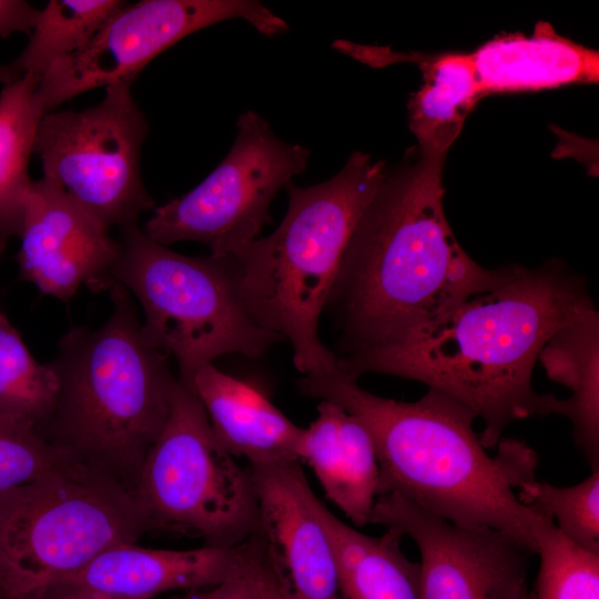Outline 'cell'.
<instances>
[{"label":"cell","instance_id":"cell-1","mask_svg":"<svg viewBox=\"0 0 599 599\" xmlns=\"http://www.w3.org/2000/svg\"><path fill=\"white\" fill-rule=\"evenodd\" d=\"M595 305L582 277L559 261L517 266L500 286L474 295L396 338L337 356L358 378L380 373L426 384L455 398L485 426V448L511 423L560 415L561 398L532 388L548 339Z\"/></svg>","mask_w":599,"mask_h":599},{"label":"cell","instance_id":"cell-2","mask_svg":"<svg viewBox=\"0 0 599 599\" xmlns=\"http://www.w3.org/2000/svg\"><path fill=\"white\" fill-rule=\"evenodd\" d=\"M416 155L386 169L344 254L325 307L337 356L396 338L500 286L518 266L488 270L465 252L444 211L445 158Z\"/></svg>","mask_w":599,"mask_h":599},{"label":"cell","instance_id":"cell-3","mask_svg":"<svg viewBox=\"0 0 599 599\" xmlns=\"http://www.w3.org/2000/svg\"><path fill=\"white\" fill-rule=\"evenodd\" d=\"M297 386L338 404L368 430L379 465L377 497L395 494L454 524L497 529L536 555L540 515L515 491L536 478L538 458L526 443L500 439L489 456L473 427L475 414L435 388L416 402L385 398L337 366L303 375Z\"/></svg>","mask_w":599,"mask_h":599},{"label":"cell","instance_id":"cell-4","mask_svg":"<svg viewBox=\"0 0 599 599\" xmlns=\"http://www.w3.org/2000/svg\"><path fill=\"white\" fill-rule=\"evenodd\" d=\"M106 290L108 321L95 329L72 327L58 342L49 362L58 396L37 434L65 459L111 476L135 496L176 378L169 355L143 337L132 294L120 284Z\"/></svg>","mask_w":599,"mask_h":599},{"label":"cell","instance_id":"cell-5","mask_svg":"<svg viewBox=\"0 0 599 599\" xmlns=\"http://www.w3.org/2000/svg\"><path fill=\"white\" fill-rule=\"evenodd\" d=\"M385 173L383 161L356 151L327 181L307 187L288 183L281 224L232 255L250 315L290 343L303 375L337 366V355L319 338V319L354 231Z\"/></svg>","mask_w":599,"mask_h":599},{"label":"cell","instance_id":"cell-6","mask_svg":"<svg viewBox=\"0 0 599 599\" xmlns=\"http://www.w3.org/2000/svg\"><path fill=\"white\" fill-rule=\"evenodd\" d=\"M118 241V260L94 291L120 284L138 298L143 337L175 358L187 387L219 356L257 358L285 342L250 315L232 255H183L151 240L138 223L119 229Z\"/></svg>","mask_w":599,"mask_h":599},{"label":"cell","instance_id":"cell-7","mask_svg":"<svg viewBox=\"0 0 599 599\" xmlns=\"http://www.w3.org/2000/svg\"><path fill=\"white\" fill-rule=\"evenodd\" d=\"M148 531L123 484L64 458L0 494V599H38L104 550Z\"/></svg>","mask_w":599,"mask_h":599},{"label":"cell","instance_id":"cell-8","mask_svg":"<svg viewBox=\"0 0 599 599\" xmlns=\"http://www.w3.org/2000/svg\"><path fill=\"white\" fill-rule=\"evenodd\" d=\"M135 498L150 530L202 538L233 548L258 528L250 467L217 440L195 393L176 378L167 420L139 474Z\"/></svg>","mask_w":599,"mask_h":599},{"label":"cell","instance_id":"cell-9","mask_svg":"<svg viewBox=\"0 0 599 599\" xmlns=\"http://www.w3.org/2000/svg\"><path fill=\"white\" fill-rule=\"evenodd\" d=\"M131 82L105 87L95 105L43 115L34 141L44 179L58 185L102 227L138 223L154 206L143 185L140 152L149 122Z\"/></svg>","mask_w":599,"mask_h":599},{"label":"cell","instance_id":"cell-10","mask_svg":"<svg viewBox=\"0 0 599 599\" xmlns=\"http://www.w3.org/2000/svg\"><path fill=\"white\" fill-rule=\"evenodd\" d=\"M236 129L227 155L199 185L154 210L142 229L151 240L195 241L213 255H233L260 237L273 200L305 171L311 151L281 140L253 111Z\"/></svg>","mask_w":599,"mask_h":599},{"label":"cell","instance_id":"cell-11","mask_svg":"<svg viewBox=\"0 0 599 599\" xmlns=\"http://www.w3.org/2000/svg\"><path fill=\"white\" fill-rule=\"evenodd\" d=\"M243 19L273 38L286 22L254 0H142L115 11L79 51L54 61L35 90L44 114L68 100L115 82H131L161 52L186 35Z\"/></svg>","mask_w":599,"mask_h":599},{"label":"cell","instance_id":"cell-12","mask_svg":"<svg viewBox=\"0 0 599 599\" xmlns=\"http://www.w3.org/2000/svg\"><path fill=\"white\" fill-rule=\"evenodd\" d=\"M418 547L419 599H531L534 551L508 534L461 526L395 495L378 496L369 519Z\"/></svg>","mask_w":599,"mask_h":599},{"label":"cell","instance_id":"cell-13","mask_svg":"<svg viewBox=\"0 0 599 599\" xmlns=\"http://www.w3.org/2000/svg\"><path fill=\"white\" fill-rule=\"evenodd\" d=\"M258 505L264 550L292 599H343L317 497L296 458L247 465Z\"/></svg>","mask_w":599,"mask_h":599},{"label":"cell","instance_id":"cell-14","mask_svg":"<svg viewBox=\"0 0 599 599\" xmlns=\"http://www.w3.org/2000/svg\"><path fill=\"white\" fill-rule=\"evenodd\" d=\"M19 238L20 277L63 302L82 284L94 290L120 253L118 238L44 177L31 182Z\"/></svg>","mask_w":599,"mask_h":599},{"label":"cell","instance_id":"cell-15","mask_svg":"<svg viewBox=\"0 0 599 599\" xmlns=\"http://www.w3.org/2000/svg\"><path fill=\"white\" fill-rule=\"evenodd\" d=\"M251 538L233 548L204 545L189 550L119 544L61 581L115 599H153L169 591L210 589L244 575L252 555Z\"/></svg>","mask_w":599,"mask_h":599},{"label":"cell","instance_id":"cell-16","mask_svg":"<svg viewBox=\"0 0 599 599\" xmlns=\"http://www.w3.org/2000/svg\"><path fill=\"white\" fill-rule=\"evenodd\" d=\"M295 456L305 461L326 497L356 527L369 522L379 484V465L365 426L342 406L321 400L317 416L303 428Z\"/></svg>","mask_w":599,"mask_h":599},{"label":"cell","instance_id":"cell-17","mask_svg":"<svg viewBox=\"0 0 599 599\" xmlns=\"http://www.w3.org/2000/svg\"><path fill=\"white\" fill-rule=\"evenodd\" d=\"M484 97L597 83L598 51L559 35L538 22L532 35H498L469 53Z\"/></svg>","mask_w":599,"mask_h":599},{"label":"cell","instance_id":"cell-18","mask_svg":"<svg viewBox=\"0 0 599 599\" xmlns=\"http://www.w3.org/2000/svg\"><path fill=\"white\" fill-rule=\"evenodd\" d=\"M190 388L203 405L217 440L235 458H245L247 465L296 458L303 427L255 386L211 363L196 370Z\"/></svg>","mask_w":599,"mask_h":599},{"label":"cell","instance_id":"cell-19","mask_svg":"<svg viewBox=\"0 0 599 599\" xmlns=\"http://www.w3.org/2000/svg\"><path fill=\"white\" fill-rule=\"evenodd\" d=\"M317 514L329 536L343 599H419V564L402 550L397 530L373 537L342 521L319 499Z\"/></svg>","mask_w":599,"mask_h":599},{"label":"cell","instance_id":"cell-20","mask_svg":"<svg viewBox=\"0 0 599 599\" xmlns=\"http://www.w3.org/2000/svg\"><path fill=\"white\" fill-rule=\"evenodd\" d=\"M538 359L548 377L572 395L560 416L572 424L575 441L592 470L599 469V317L593 307L558 329Z\"/></svg>","mask_w":599,"mask_h":599},{"label":"cell","instance_id":"cell-21","mask_svg":"<svg viewBox=\"0 0 599 599\" xmlns=\"http://www.w3.org/2000/svg\"><path fill=\"white\" fill-rule=\"evenodd\" d=\"M420 69L423 84L410 95L408 124L423 155L445 158L484 94L469 53H443L422 61Z\"/></svg>","mask_w":599,"mask_h":599},{"label":"cell","instance_id":"cell-22","mask_svg":"<svg viewBox=\"0 0 599 599\" xmlns=\"http://www.w3.org/2000/svg\"><path fill=\"white\" fill-rule=\"evenodd\" d=\"M40 80L24 75L0 92V256L19 237L32 180L28 163L44 115L35 94Z\"/></svg>","mask_w":599,"mask_h":599},{"label":"cell","instance_id":"cell-23","mask_svg":"<svg viewBox=\"0 0 599 599\" xmlns=\"http://www.w3.org/2000/svg\"><path fill=\"white\" fill-rule=\"evenodd\" d=\"M125 3L121 0H50L40 10L24 50L11 62L0 64V83L10 84L24 75L41 81L54 61L85 47Z\"/></svg>","mask_w":599,"mask_h":599},{"label":"cell","instance_id":"cell-24","mask_svg":"<svg viewBox=\"0 0 599 599\" xmlns=\"http://www.w3.org/2000/svg\"><path fill=\"white\" fill-rule=\"evenodd\" d=\"M58 388L50 364L37 362L0 309V420L37 433L53 410Z\"/></svg>","mask_w":599,"mask_h":599},{"label":"cell","instance_id":"cell-25","mask_svg":"<svg viewBox=\"0 0 599 599\" xmlns=\"http://www.w3.org/2000/svg\"><path fill=\"white\" fill-rule=\"evenodd\" d=\"M536 555L535 599H599V552L577 546L542 515L536 530Z\"/></svg>","mask_w":599,"mask_h":599},{"label":"cell","instance_id":"cell-26","mask_svg":"<svg viewBox=\"0 0 599 599\" xmlns=\"http://www.w3.org/2000/svg\"><path fill=\"white\" fill-rule=\"evenodd\" d=\"M519 501L552 520L577 546L599 552V469L570 487H558L536 478L517 488Z\"/></svg>","mask_w":599,"mask_h":599},{"label":"cell","instance_id":"cell-27","mask_svg":"<svg viewBox=\"0 0 599 599\" xmlns=\"http://www.w3.org/2000/svg\"><path fill=\"white\" fill-rule=\"evenodd\" d=\"M63 459L34 430L0 420V494L38 478Z\"/></svg>","mask_w":599,"mask_h":599},{"label":"cell","instance_id":"cell-28","mask_svg":"<svg viewBox=\"0 0 599 599\" xmlns=\"http://www.w3.org/2000/svg\"><path fill=\"white\" fill-rule=\"evenodd\" d=\"M246 577L252 599H292L286 582L268 559L257 535L252 539V557Z\"/></svg>","mask_w":599,"mask_h":599},{"label":"cell","instance_id":"cell-29","mask_svg":"<svg viewBox=\"0 0 599 599\" xmlns=\"http://www.w3.org/2000/svg\"><path fill=\"white\" fill-rule=\"evenodd\" d=\"M40 10L24 0H0V37L13 32L31 33Z\"/></svg>","mask_w":599,"mask_h":599},{"label":"cell","instance_id":"cell-30","mask_svg":"<svg viewBox=\"0 0 599 599\" xmlns=\"http://www.w3.org/2000/svg\"><path fill=\"white\" fill-rule=\"evenodd\" d=\"M38 599H115L70 581L49 586Z\"/></svg>","mask_w":599,"mask_h":599},{"label":"cell","instance_id":"cell-31","mask_svg":"<svg viewBox=\"0 0 599 599\" xmlns=\"http://www.w3.org/2000/svg\"><path fill=\"white\" fill-rule=\"evenodd\" d=\"M246 572L247 569L240 578L226 582L223 599H252Z\"/></svg>","mask_w":599,"mask_h":599},{"label":"cell","instance_id":"cell-32","mask_svg":"<svg viewBox=\"0 0 599 599\" xmlns=\"http://www.w3.org/2000/svg\"><path fill=\"white\" fill-rule=\"evenodd\" d=\"M225 592V582L210 589L189 591L183 596H176L171 599H223Z\"/></svg>","mask_w":599,"mask_h":599},{"label":"cell","instance_id":"cell-33","mask_svg":"<svg viewBox=\"0 0 599 599\" xmlns=\"http://www.w3.org/2000/svg\"><path fill=\"white\" fill-rule=\"evenodd\" d=\"M0 309H1V307H0Z\"/></svg>","mask_w":599,"mask_h":599}]
</instances>
